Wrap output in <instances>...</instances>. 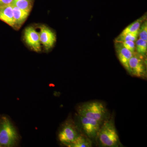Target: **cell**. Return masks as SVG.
Returning <instances> with one entry per match:
<instances>
[{"label": "cell", "mask_w": 147, "mask_h": 147, "mask_svg": "<svg viewBox=\"0 0 147 147\" xmlns=\"http://www.w3.org/2000/svg\"><path fill=\"white\" fill-rule=\"evenodd\" d=\"M96 140L100 147H118L122 146L115 125L114 117H109L102 123Z\"/></svg>", "instance_id": "1"}, {"label": "cell", "mask_w": 147, "mask_h": 147, "mask_svg": "<svg viewBox=\"0 0 147 147\" xmlns=\"http://www.w3.org/2000/svg\"><path fill=\"white\" fill-rule=\"evenodd\" d=\"M77 115L102 123L109 117L108 110L102 102L98 101L85 102L78 106Z\"/></svg>", "instance_id": "2"}, {"label": "cell", "mask_w": 147, "mask_h": 147, "mask_svg": "<svg viewBox=\"0 0 147 147\" xmlns=\"http://www.w3.org/2000/svg\"><path fill=\"white\" fill-rule=\"evenodd\" d=\"M15 128L7 118L3 117L0 120V146H13L18 140Z\"/></svg>", "instance_id": "3"}, {"label": "cell", "mask_w": 147, "mask_h": 147, "mask_svg": "<svg viewBox=\"0 0 147 147\" xmlns=\"http://www.w3.org/2000/svg\"><path fill=\"white\" fill-rule=\"evenodd\" d=\"M81 133L92 140L96 139L97 134L102 123L86 117L76 115L75 122Z\"/></svg>", "instance_id": "4"}, {"label": "cell", "mask_w": 147, "mask_h": 147, "mask_svg": "<svg viewBox=\"0 0 147 147\" xmlns=\"http://www.w3.org/2000/svg\"><path fill=\"white\" fill-rule=\"evenodd\" d=\"M81 134L75 122L69 120L62 126L58 134V138L61 144L69 147Z\"/></svg>", "instance_id": "5"}, {"label": "cell", "mask_w": 147, "mask_h": 147, "mask_svg": "<svg viewBox=\"0 0 147 147\" xmlns=\"http://www.w3.org/2000/svg\"><path fill=\"white\" fill-rule=\"evenodd\" d=\"M144 57L134 53L129 61L130 74L136 77L145 79L146 77V67Z\"/></svg>", "instance_id": "6"}, {"label": "cell", "mask_w": 147, "mask_h": 147, "mask_svg": "<svg viewBox=\"0 0 147 147\" xmlns=\"http://www.w3.org/2000/svg\"><path fill=\"white\" fill-rule=\"evenodd\" d=\"M24 39L26 44L31 50L36 52L41 51L39 33L34 27L29 26L25 29Z\"/></svg>", "instance_id": "7"}, {"label": "cell", "mask_w": 147, "mask_h": 147, "mask_svg": "<svg viewBox=\"0 0 147 147\" xmlns=\"http://www.w3.org/2000/svg\"><path fill=\"white\" fill-rule=\"evenodd\" d=\"M39 37L40 44L46 50L54 46L57 40L56 34L49 27L42 25L40 27Z\"/></svg>", "instance_id": "8"}, {"label": "cell", "mask_w": 147, "mask_h": 147, "mask_svg": "<svg viewBox=\"0 0 147 147\" xmlns=\"http://www.w3.org/2000/svg\"><path fill=\"white\" fill-rule=\"evenodd\" d=\"M115 48L119 61L124 67L130 74L129 61L133 56L134 53H132L126 49L120 42H116Z\"/></svg>", "instance_id": "9"}, {"label": "cell", "mask_w": 147, "mask_h": 147, "mask_svg": "<svg viewBox=\"0 0 147 147\" xmlns=\"http://www.w3.org/2000/svg\"><path fill=\"white\" fill-rule=\"evenodd\" d=\"M13 5V20L14 25L13 28L18 30L22 26L26 21L30 12L22 10L15 6Z\"/></svg>", "instance_id": "10"}, {"label": "cell", "mask_w": 147, "mask_h": 147, "mask_svg": "<svg viewBox=\"0 0 147 147\" xmlns=\"http://www.w3.org/2000/svg\"><path fill=\"white\" fill-rule=\"evenodd\" d=\"M0 20L13 28L14 20L12 4L0 7Z\"/></svg>", "instance_id": "11"}, {"label": "cell", "mask_w": 147, "mask_h": 147, "mask_svg": "<svg viewBox=\"0 0 147 147\" xmlns=\"http://www.w3.org/2000/svg\"><path fill=\"white\" fill-rule=\"evenodd\" d=\"M92 140L82 133L69 147H91L92 146Z\"/></svg>", "instance_id": "12"}, {"label": "cell", "mask_w": 147, "mask_h": 147, "mask_svg": "<svg viewBox=\"0 0 147 147\" xmlns=\"http://www.w3.org/2000/svg\"><path fill=\"white\" fill-rule=\"evenodd\" d=\"M145 18L146 17L142 16L136 21H134L132 24L127 27L120 34H124L128 33L135 32L138 31L143 21L145 20Z\"/></svg>", "instance_id": "13"}, {"label": "cell", "mask_w": 147, "mask_h": 147, "mask_svg": "<svg viewBox=\"0 0 147 147\" xmlns=\"http://www.w3.org/2000/svg\"><path fill=\"white\" fill-rule=\"evenodd\" d=\"M34 0H14L12 4L22 10L30 12Z\"/></svg>", "instance_id": "14"}, {"label": "cell", "mask_w": 147, "mask_h": 147, "mask_svg": "<svg viewBox=\"0 0 147 147\" xmlns=\"http://www.w3.org/2000/svg\"><path fill=\"white\" fill-rule=\"evenodd\" d=\"M135 50L138 55L145 57L147 52V40L139 38L136 40Z\"/></svg>", "instance_id": "15"}, {"label": "cell", "mask_w": 147, "mask_h": 147, "mask_svg": "<svg viewBox=\"0 0 147 147\" xmlns=\"http://www.w3.org/2000/svg\"><path fill=\"white\" fill-rule=\"evenodd\" d=\"M139 37L138 31L135 32L128 33L124 34H120L116 39V42H122L125 40H131L136 41Z\"/></svg>", "instance_id": "16"}, {"label": "cell", "mask_w": 147, "mask_h": 147, "mask_svg": "<svg viewBox=\"0 0 147 147\" xmlns=\"http://www.w3.org/2000/svg\"><path fill=\"white\" fill-rule=\"evenodd\" d=\"M138 33H139V38L144 40H147V22L146 21H144L142 23L138 31Z\"/></svg>", "instance_id": "17"}, {"label": "cell", "mask_w": 147, "mask_h": 147, "mask_svg": "<svg viewBox=\"0 0 147 147\" xmlns=\"http://www.w3.org/2000/svg\"><path fill=\"white\" fill-rule=\"evenodd\" d=\"M119 42H121L124 47H125L127 50H129L132 53H135V43L134 41L131 40H125Z\"/></svg>", "instance_id": "18"}, {"label": "cell", "mask_w": 147, "mask_h": 147, "mask_svg": "<svg viewBox=\"0 0 147 147\" xmlns=\"http://www.w3.org/2000/svg\"><path fill=\"white\" fill-rule=\"evenodd\" d=\"M14 0H0V7L12 4Z\"/></svg>", "instance_id": "19"}]
</instances>
